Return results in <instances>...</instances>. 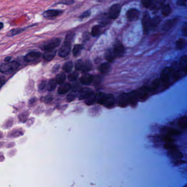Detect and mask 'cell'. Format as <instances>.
I'll use <instances>...</instances> for the list:
<instances>
[{
  "mask_svg": "<svg viewBox=\"0 0 187 187\" xmlns=\"http://www.w3.org/2000/svg\"><path fill=\"white\" fill-rule=\"evenodd\" d=\"M20 64L16 61L3 63L0 65V72L3 74H10L19 68Z\"/></svg>",
  "mask_w": 187,
  "mask_h": 187,
  "instance_id": "1",
  "label": "cell"
},
{
  "mask_svg": "<svg viewBox=\"0 0 187 187\" xmlns=\"http://www.w3.org/2000/svg\"><path fill=\"white\" fill-rule=\"evenodd\" d=\"M61 39L55 38L45 42L44 44H42L40 47L42 50H44L45 51L48 50H54L59 46V44H61Z\"/></svg>",
  "mask_w": 187,
  "mask_h": 187,
  "instance_id": "2",
  "label": "cell"
},
{
  "mask_svg": "<svg viewBox=\"0 0 187 187\" xmlns=\"http://www.w3.org/2000/svg\"><path fill=\"white\" fill-rule=\"evenodd\" d=\"M151 18L148 12H145L143 13L142 18V25H143V32L145 35L149 33L151 29Z\"/></svg>",
  "mask_w": 187,
  "mask_h": 187,
  "instance_id": "3",
  "label": "cell"
},
{
  "mask_svg": "<svg viewBox=\"0 0 187 187\" xmlns=\"http://www.w3.org/2000/svg\"><path fill=\"white\" fill-rule=\"evenodd\" d=\"M71 48H72L71 42L65 41L58 51V55L61 57L64 58L69 55L71 51Z\"/></svg>",
  "mask_w": 187,
  "mask_h": 187,
  "instance_id": "4",
  "label": "cell"
},
{
  "mask_svg": "<svg viewBox=\"0 0 187 187\" xmlns=\"http://www.w3.org/2000/svg\"><path fill=\"white\" fill-rule=\"evenodd\" d=\"M149 89L146 86H142L136 91L139 101L141 102L146 101L149 97Z\"/></svg>",
  "mask_w": 187,
  "mask_h": 187,
  "instance_id": "5",
  "label": "cell"
},
{
  "mask_svg": "<svg viewBox=\"0 0 187 187\" xmlns=\"http://www.w3.org/2000/svg\"><path fill=\"white\" fill-rule=\"evenodd\" d=\"M116 101L112 94H106L103 105L108 109H112L115 107Z\"/></svg>",
  "mask_w": 187,
  "mask_h": 187,
  "instance_id": "6",
  "label": "cell"
},
{
  "mask_svg": "<svg viewBox=\"0 0 187 187\" xmlns=\"http://www.w3.org/2000/svg\"><path fill=\"white\" fill-rule=\"evenodd\" d=\"M113 50L116 58H120L122 57L125 53V48L123 44L118 41H116L114 44Z\"/></svg>",
  "mask_w": 187,
  "mask_h": 187,
  "instance_id": "7",
  "label": "cell"
},
{
  "mask_svg": "<svg viewBox=\"0 0 187 187\" xmlns=\"http://www.w3.org/2000/svg\"><path fill=\"white\" fill-rule=\"evenodd\" d=\"M121 12V6L118 4H115L110 7L109 12V16L112 19L118 18Z\"/></svg>",
  "mask_w": 187,
  "mask_h": 187,
  "instance_id": "8",
  "label": "cell"
},
{
  "mask_svg": "<svg viewBox=\"0 0 187 187\" xmlns=\"http://www.w3.org/2000/svg\"><path fill=\"white\" fill-rule=\"evenodd\" d=\"M94 94V90L91 88L88 87L81 88L80 90L79 99V100H85Z\"/></svg>",
  "mask_w": 187,
  "mask_h": 187,
  "instance_id": "9",
  "label": "cell"
},
{
  "mask_svg": "<svg viewBox=\"0 0 187 187\" xmlns=\"http://www.w3.org/2000/svg\"><path fill=\"white\" fill-rule=\"evenodd\" d=\"M118 104L120 107L126 108L129 104L128 94H120L118 99Z\"/></svg>",
  "mask_w": 187,
  "mask_h": 187,
  "instance_id": "10",
  "label": "cell"
},
{
  "mask_svg": "<svg viewBox=\"0 0 187 187\" xmlns=\"http://www.w3.org/2000/svg\"><path fill=\"white\" fill-rule=\"evenodd\" d=\"M172 72V69L170 68H165L162 70L160 75V81L163 83H167L170 80V76Z\"/></svg>",
  "mask_w": 187,
  "mask_h": 187,
  "instance_id": "11",
  "label": "cell"
},
{
  "mask_svg": "<svg viewBox=\"0 0 187 187\" xmlns=\"http://www.w3.org/2000/svg\"><path fill=\"white\" fill-rule=\"evenodd\" d=\"M129 97V104L132 108H135L137 106L139 99L138 98L137 94L136 91H132L128 94Z\"/></svg>",
  "mask_w": 187,
  "mask_h": 187,
  "instance_id": "12",
  "label": "cell"
},
{
  "mask_svg": "<svg viewBox=\"0 0 187 187\" xmlns=\"http://www.w3.org/2000/svg\"><path fill=\"white\" fill-rule=\"evenodd\" d=\"M41 55V53L37 51H32L28 53L24 57V60L26 62H31L38 59Z\"/></svg>",
  "mask_w": 187,
  "mask_h": 187,
  "instance_id": "13",
  "label": "cell"
},
{
  "mask_svg": "<svg viewBox=\"0 0 187 187\" xmlns=\"http://www.w3.org/2000/svg\"><path fill=\"white\" fill-rule=\"evenodd\" d=\"M126 16L129 21H136L139 17V12L136 9H131L127 12Z\"/></svg>",
  "mask_w": 187,
  "mask_h": 187,
  "instance_id": "14",
  "label": "cell"
},
{
  "mask_svg": "<svg viewBox=\"0 0 187 187\" xmlns=\"http://www.w3.org/2000/svg\"><path fill=\"white\" fill-rule=\"evenodd\" d=\"M168 154L169 157L177 160L182 159L183 157V154L177 148L168 150Z\"/></svg>",
  "mask_w": 187,
  "mask_h": 187,
  "instance_id": "15",
  "label": "cell"
},
{
  "mask_svg": "<svg viewBox=\"0 0 187 187\" xmlns=\"http://www.w3.org/2000/svg\"><path fill=\"white\" fill-rule=\"evenodd\" d=\"M63 12L58 9H48L43 13V16L44 18H52L59 16Z\"/></svg>",
  "mask_w": 187,
  "mask_h": 187,
  "instance_id": "16",
  "label": "cell"
},
{
  "mask_svg": "<svg viewBox=\"0 0 187 187\" xmlns=\"http://www.w3.org/2000/svg\"><path fill=\"white\" fill-rule=\"evenodd\" d=\"M94 76L93 75L88 74H85L80 78V82L85 85H90L93 83Z\"/></svg>",
  "mask_w": 187,
  "mask_h": 187,
  "instance_id": "17",
  "label": "cell"
},
{
  "mask_svg": "<svg viewBox=\"0 0 187 187\" xmlns=\"http://www.w3.org/2000/svg\"><path fill=\"white\" fill-rule=\"evenodd\" d=\"M177 19H172L166 20L162 26V29L164 31H168L173 28L177 22Z\"/></svg>",
  "mask_w": 187,
  "mask_h": 187,
  "instance_id": "18",
  "label": "cell"
},
{
  "mask_svg": "<svg viewBox=\"0 0 187 187\" xmlns=\"http://www.w3.org/2000/svg\"><path fill=\"white\" fill-rule=\"evenodd\" d=\"M72 88V85L69 83H62L58 88V93L60 94H64L68 92Z\"/></svg>",
  "mask_w": 187,
  "mask_h": 187,
  "instance_id": "19",
  "label": "cell"
},
{
  "mask_svg": "<svg viewBox=\"0 0 187 187\" xmlns=\"http://www.w3.org/2000/svg\"><path fill=\"white\" fill-rule=\"evenodd\" d=\"M56 53H57V50L55 49L46 51L43 55V57L46 61H52L56 55Z\"/></svg>",
  "mask_w": 187,
  "mask_h": 187,
  "instance_id": "20",
  "label": "cell"
},
{
  "mask_svg": "<svg viewBox=\"0 0 187 187\" xmlns=\"http://www.w3.org/2000/svg\"><path fill=\"white\" fill-rule=\"evenodd\" d=\"M166 0H153V3L149 9L151 10H159L165 3Z\"/></svg>",
  "mask_w": 187,
  "mask_h": 187,
  "instance_id": "21",
  "label": "cell"
},
{
  "mask_svg": "<svg viewBox=\"0 0 187 187\" xmlns=\"http://www.w3.org/2000/svg\"><path fill=\"white\" fill-rule=\"evenodd\" d=\"M162 132L166 133V135L168 136H178L181 133V132L179 131L177 129H174L172 128H168V127H164L162 129Z\"/></svg>",
  "mask_w": 187,
  "mask_h": 187,
  "instance_id": "22",
  "label": "cell"
},
{
  "mask_svg": "<svg viewBox=\"0 0 187 187\" xmlns=\"http://www.w3.org/2000/svg\"><path fill=\"white\" fill-rule=\"evenodd\" d=\"M105 58L109 62H112L115 60L116 56L113 52V49L108 50L105 54Z\"/></svg>",
  "mask_w": 187,
  "mask_h": 187,
  "instance_id": "23",
  "label": "cell"
},
{
  "mask_svg": "<svg viewBox=\"0 0 187 187\" xmlns=\"http://www.w3.org/2000/svg\"><path fill=\"white\" fill-rule=\"evenodd\" d=\"M99 72H101L102 74H106L108 72H109L110 69V65L108 63H102L99 65Z\"/></svg>",
  "mask_w": 187,
  "mask_h": 187,
  "instance_id": "24",
  "label": "cell"
},
{
  "mask_svg": "<svg viewBox=\"0 0 187 187\" xmlns=\"http://www.w3.org/2000/svg\"><path fill=\"white\" fill-rule=\"evenodd\" d=\"M187 58L186 55L183 56L179 61V67L185 74L187 72Z\"/></svg>",
  "mask_w": 187,
  "mask_h": 187,
  "instance_id": "25",
  "label": "cell"
},
{
  "mask_svg": "<svg viewBox=\"0 0 187 187\" xmlns=\"http://www.w3.org/2000/svg\"><path fill=\"white\" fill-rule=\"evenodd\" d=\"M178 125L182 129H185L187 127V118L185 116H182L179 118Z\"/></svg>",
  "mask_w": 187,
  "mask_h": 187,
  "instance_id": "26",
  "label": "cell"
},
{
  "mask_svg": "<svg viewBox=\"0 0 187 187\" xmlns=\"http://www.w3.org/2000/svg\"><path fill=\"white\" fill-rule=\"evenodd\" d=\"M92 68V65L91 62L87 60V61L83 62V69H82L81 72H87L90 71Z\"/></svg>",
  "mask_w": 187,
  "mask_h": 187,
  "instance_id": "27",
  "label": "cell"
},
{
  "mask_svg": "<svg viewBox=\"0 0 187 187\" xmlns=\"http://www.w3.org/2000/svg\"><path fill=\"white\" fill-rule=\"evenodd\" d=\"M25 29L26 28H16V29H12L11 30L9 31V33L7 34V36L11 37V36L16 35L17 34H19L23 32V31L25 30Z\"/></svg>",
  "mask_w": 187,
  "mask_h": 187,
  "instance_id": "28",
  "label": "cell"
},
{
  "mask_svg": "<svg viewBox=\"0 0 187 187\" xmlns=\"http://www.w3.org/2000/svg\"><path fill=\"white\" fill-rule=\"evenodd\" d=\"M65 79H66V75L64 72H60L55 77L56 83L60 85L63 83L65 81Z\"/></svg>",
  "mask_w": 187,
  "mask_h": 187,
  "instance_id": "29",
  "label": "cell"
},
{
  "mask_svg": "<svg viewBox=\"0 0 187 187\" xmlns=\"http://www.w3.org/2000/svg\"><path fill=\"white\" fill-rule=\"evenodd\" d=\"M161 81L159 79H155L153 80L150 85V90L151 91H155L159 87Z\"/></svg>",
  "mask_w": 187,
  "mask_h": 187,
  "instance_id": "30",
  "label": "cell"
},
{
  "mask_svg": "<svg viewBox=\"0 0 187 187\" xmlns=\"http://www.w3.org/2000/svg\"><path fill=\"white\" fill-rule=\"evenodd\" d=\"M85 100V103L87 105H94L96 102V94H94Z\"/></svg>",
  "mask_w": 187,
  "mask_h": 187,
  "instance_id": "31",
  "label": "cell"
},
{
  "mask_svg": "<svg viewBox=\"0 0 187 187\" xmlns=\"http://www.w3.org/2000/svg\"><path fill=\"white\" fill-rule=\"evenodd\" d=\"M186 46V41L184 39H179L176 42V47L178 50H183Z\"/></svg>",
  "mask_w": 187,
  "mask_h": 187,
  "instance_id": "32",
  "label": "cell"
},
{
  "mask_svg": "<svg viewBox=\"0 0 187 187\" xmlns=\"http://www.w3.org/2000/svg\"><path fill=\"white\" fill-rule=\"evenodd\" d=\"M106 94L103 92H98L96 94V102L99 104L103 105Z\"/></svg>",
  "mask_w": 187,
  "mask_h": 187,
  "instance_id": "33",
  "label": "cell"
},
{
  "mask_svg": "<svg viewBox=\"0 0 187 187\" xmlns=\"http://www.w3.org/2000/svg\"><path fill=\"white\" fill-rule=\"evenodd\" d=\"M72 67H73V64L72 63V62L69 61L64 64L63 66V70L65 72L69 73L72 71Z\"/></svg>",
  "mask_w": 187,
  "mask_h": 187,
  "instance_id": "34",
  "label": "cell"
},
{
  "mask_svg": "<svg viewBox=\"0 0 187 187\" xmlns=\"http://www.w3.org/2000/svg\"><path fill=\"white\" fill-rule=\"evenodd\" d=\"M83 46L81 44H76L72 50L73 55H74L75 57L79 56L81 53V51L83 50Z\"/></svg>",
  "mask_w": 187,
  "mask_h": 187,
  "instance_id": "35",
  "label": "cell"
},
{
  "mask_svg": "<svg viewBox=\"0 0 187 187\" xmlns=\"http://www.w3.org/2000/svg\"><path fill=\"white\" fill-rule=\"evenodd\" d=\"M57 83H56L55 79H51L49 81L47 85V90L48 91H53L55 90Z\"/></svg>",
  "mask_w": 187,
  "mask_h": 187,
  "instance_id": "36",
  "label": "cell"
},
{
  "mask_svg": "<svg viewBox=\"0 0 187 187\" xmlns=\"http://www.w3.org/2000/svg\"><path fill=\"white\" fill-rule=\"evenodd\" d=\"M171 9L170 5H166L162 7L161 9V13L162 15L164 16H169L171 13Z\"/></svg>",
  "mask_w": 187,
  "mask_h": 187,
  "instance_id": "37",
  "label": "cell"
},
{
  "mask_svg": "<svg viewBox=\"0 0 187 187\" xmlns=\"http://www.w3.org/2000/svg\"><path fill=\"white\" fill-rule=\"evenodd\" d=\"M160 21H161V19L159 16H156V17L153 18L152 19H151V21H150L151 28H155L159 24Z\"/></svg>",
  "mask_w": 187,
  "mask_h": 187,
  "instance_id": "38",
  "label": "cell"
},
{
  "mask_svg": "<svg viewBox=\"0 0 187 187\" xmlns=\"http://www.w3.org/2000/svg\"><path fill=\"white\" fill-rule=\"evenodd\" d=\"M100 31H101L100 27L98 25H96V26H94V27L92 29L91 34H92V36L96 37V36H97L99 35L100 34Z\"/></svg>",
  "mask_w": 187,
  "mask_h": 187,
  "instance_id": "39",
  "label": "cell"
},
{
  "mask_svg": "<svg viewBox=\"0 0 187 187\" xmlns=\"http://www.w3.org/2000/svg\"><path fill=\"white\" fill-rule=\"evenodd\" d=\"M78 77H79V73L77 72H75L70 73L68 75V78L70 81H75L77 80Z\"/></svg>",
  "mask_w": 187,
  "mask_h": 187,
  "instance_id": "40",
  "label": "cell"
},
{
  "mask_svg": "<svg viewBox=\"0 0 187 187\" xmlns=\"http://www.w3.org/2000/svg\"><path fill=\"white\" fill-rule=\"evenodd\" d=\"M83 62L82 59L78 60L76 62V63L75 64V69L77 71H81L83 69Z\"/></svg>",
  "mask_w": 187,
  "mask_h": 187,
  "instance_id": "41",
  "label": "cell"
},
{
  "mask_svg": "<svg viewBox=\"0 0 187 187\" xmlns=\"http://www.w3.org/2000/svg\"><path fill=\"white\" fill-rule=\"evenodd\" d=\"M153 0H142L141 2L144 7L145 8H150L152 5Z\"/></svg>",
  "mask_w": 187,
  "mask_h": 187,
  "instance_id": "42",
  "label": "cell"
},
{
  "mask_svg": "<svg viewBox=\"0 0 187 187\" xmlns=\"http://www.w3.org/2000/svg\"><path fill=\"white\" fill-rule=\"evenodd\" d=\"M162 140L165 142L166 143H173L175 141V140L171 136L166 135L163 136Z\"/></svg>",
  "mask_w": 187,
  "mask_h": 187,
  "instance_id": "43",
  "label": "cell"
},
{
  "mask_svg": "<svg viewBox=\"0 0 187 187\" xmlns=\"http://www.w3.org/2000/svg\"><path fill=\"white\" fill-rule=\"evenodd\" d=\"M76 98V94L75 93V92H71L66 97V99L67 101L68 102H72L73 101H74L75 98Z\"/></svg>",
  "mask_w": 187,
  "mask_h": 187,
  "instance_id": "44",
  "label": "cell"
},
{
  "mask_svg": "<svg viewBox=\"0 0 187 187\" xmlns=\"http://www.w3.org/2000/svg\"><path fill=\"white\" fill-rule=\"evenodd\" d=\"M74 3V0H59L58 4H62L64 5H72Z\"/></svg>",
  "mask_w": 187,
  "mask_h": 187,
  "instance_id": "45",
  "label": "cell"
},
{
  "mask_svg": "<svg viewBox=\"0 0 187 187\" xmlns=\"http://www.w3.org/2000/svg\"><path fill=\"white\" fill-rule=\"evenodd\" d=\"M164 148L168 150H171L173 149L177 148V146L173 144V143H165L164 144Z\"/></svg>",
  "mask_w": 187,
  "mask_h": 187,
  "instance_id": "46",
  "label": "cell"
},
{
  "mask_svg": "<svg viewBox=\"0 0 187 187\" xmlns=\"http://www.w3.org/2000/svg\"><path fill=\"white\" fill-rule=\"evenodd\" d=\"M74 34L72 33H70L66 35L65 41L72 43V41L73 40V39H74Z\"/></svg>",
  "mask_w": 187,
  "mask_h": 187,
  "instance_id": "47",
  "label": "cell"
},
{
  "mask_svg": "<svg viewBox=\"0 0 187 187\" xmlns=\"http://www.w3.org/2000/svg\"><path fill=\"white\" fill-rule=\"evenodd\" d=\"M90 15H91V12L87 11H86L84 13H83V14H81L80 16V18L81 19H85L89 17Z\"/></svg>",
  "mask_w": 187,
  "mask_h": 187,
  "instance_id": "48",
  "label": "cell"
},
{
  "mask_svg": "<svg viewBox=\"0 0 187 187\" xmlns=\"http://www.w3.org/2000/svg\"><path fill=\"white\" fill-rule=\"evenodd\" d=\"M177 5L179 6H186L187 5V0H178Z\"/></svg>",
  "mask_w": 187,
  "mask_h": 187,
  "instance_id": "49",
  "label": "cell"
},
{
  "mask_svg": "<svg viewBox=\"0 0 187 187\" xmlns=\"http://www.w3.org/2000/svg\"><path fill=\"white\" fill-rule=\"evenodd\" d=\"M46 86V82L45 81H42L41 83H40L39 86V90H43Z\"/></svg>",
  "mask_w": 187,
  "mask_h": 187,
  "instance_id": "50",
  "label": "cell"
},
{
  "mask_svg": "<svg viewBox=\"0 0 187 187\" xmlns=\"http://www.w3.org/2000/svg\"><path fill=\"white\" fill-rule=\"evenodd\" d=\"M72 88L73 92H77L80 90V86L78 84H76V85L75 84L72 86Z\"/></svg>",
  "mask_w": 187,
  "mask_h": 187,
  "instance_id": "51",
  "label": "cell"
},
{
  "mask_svg": "<svg viewBox=\"0 0 187 187\" xmlns=\"http://www.w3.org/2000/svg\"><path fill=\"white\" fill-rule=\"evenodd\" d=\"M59 67H60L59 65H55L53 68V72H57L59 69Z\"/></svg>",
  "mask_w": 187,
  "mask_h": 187,
  "instance_id": "52",
  "label": "cell"
},
{
  "mask_svg": "<svg viewBox=\"0 0 187 187\" xmlns=\"http://www.w3.org/2000/svg\"><path fill=\"white\" fill-rule=\"evenodd\" d=\"M187 26H186V25H185L184 27L183 28L182 31H183V34H184V35H185V36H187Z\"/></svg>",
  "mask_w": 187,
  "mask_h": 187,
  "instance_id": "53",
  "label": "cell"
},
{
  "mask_svg": "<svg viewBox=\"0 0 187 187\" xmlns=\"http://www.w3.org/2000/svg\"><path fill=\"white\" fill-rule=\"evenodd\" d=\"M11 57H7L5 58V59H4V61H5V62H9L11 60Z\"/></svg>",
  "mask_w": 187,
  "mask_h": 187,
  "instance_id": "54",
  "label": "cell"
},
{
  "mask_svg": "<svg viewBox=\"0 0 187 187\" xmlns=\"http://www.w3.org/2000/svg\"><path fill=\"white\" fill-rule=\"evenodd\" d=\"M3 26H4V24L3 23L0 22V30L3 29Z\"/></svg>",
  "mask_w": 187,
  "mask_h": 187,
  "instance_id": "55",
  "label": "cell"
}]
</instances>
